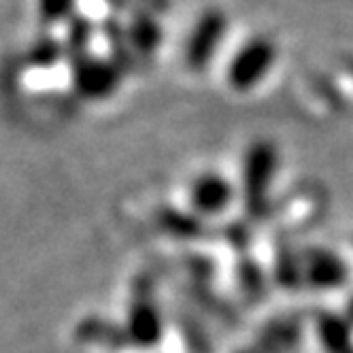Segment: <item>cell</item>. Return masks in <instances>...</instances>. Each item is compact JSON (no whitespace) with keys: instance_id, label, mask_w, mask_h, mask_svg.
Segmentation results:
<instances>
[{"instance_id":"1","label":"cell","mask_w":353,"mask_h":353,"mask_svg":"<svg viewBox=\"0 0 353 353\" xmlns=\"http://www.w3.org/2000/svg\"><path fill=\"white\" fill-rule=\"evenodd\" d=\"M274 170H276V149L266 141H258L251 145L245 156L243 194H245V207L254 217L262 215L266 207V194Z\"/></svg>"},{"instance_id":"2","label":"cell","mask_w":353,"mask_h":353,"mask_svg":"<svg viewBox=\"0 0 353 353\" xmlns=\"http://www.w3.org/2000/svg\"><path fill=\"white\" fill-rule=\"evenodd\" d=\"M274 56H276V49L268 39L264 37L251 39L234 56L230 64V70H228L230 85L239 92H247L254 85H258L264 79V74L270 70Z\"/></svg>"},{"instance_id":"3","label":"cell","mask_w":353,"mask_h":353,"mask_svg":"<svg viewBox=\"0 0 353 353\" xmlns=\"http://www.w3.org/2000/svg\"><path fill=\"white\" fill-rule=\"evenodd\" d=\"M225 28H228V19H225V15L219 9H209L200 15L185 43L183 60L188 68L200 72L209 66L213 54L219 47L221 37L225 34Z\"/></svg>"},{"instance_id":"4","label":"cell","mask_w":353,"mask_h":353,"mask_svg":"<svg viewBox=\"0 0 353 353\" xmlns=\"http://www.w3.org/2000/svg\"><path fill=\"white\" fill-rule=\"evenodd\" d=\"M121 70L100 58H79L72 62V85L81 98L88 100H103L109 98L119 85Z\"/></svg>"},{"instance_id":"5","label":"cell","mask_w":353,"mask_h":353,"mask_svg":"<svg viewBox=\"0 0 353 353\" xmlns=\"http://www.w3.org/2000/svg\"><path fill=\"white\" fill-rule=\"evenodd\" d=\"M125 334L141 347H151L162 339V319L156 305L149 298L141 296L132 302Z\"/></svg>"},{"instance_id":"6","label":"cell","mask_w":353,"mask_h":353,"mask_svg":"<svg viewBox=\"0 0 353 353\" xmlns=\"http://www.w3.org/2000/svg\"><path fill=\"white\" fill-rule=\"evenodd\" d=\"M232 203V185L223 176L209 172L192 185V207L200 215H217Z\"/></svg>"},{"instance_id":"7","label":"cell","mask_w":353,"mask_h":353,"mask_svg":"<svg viewBox=\"0 0 353 353\" xmlns=\"http://www.w3.org/2000/svg\"><path fill=\"white\" fill-rule=\"evenodd\" d=\"M128 41L130 47L141 56H151L156 54L162 45V28L154 13L137 9L132 11L130 23H128Z\"/></svg>"},{"instance_id":"8","label":"cell","mask_w":353,"mask_h":353,"mask_svg":"<svg viewBox=\"0 0 353 353\" xmlns=\"http://www.w3.org/2000/svg\"><path fill=\"white\" fill-rule=\"evenodd\" d=\"M307 279L317 288H334L345 279V266L327 251H309L305 258Z\"/></svg>"},{"instance_id":"9","label":"cell","mask_w":353,"mask_h":353,"mask_svg":"<svg viewBox=\"0 0 353 353\" xmlns=\"http://www.w3.org/2000/svg\"><path fill=\"white\" fill-rule=\"evenodd\" d=\"M90 41H92V23L81 15H72L70 23H68V30H66V41L62 43L64 54L70 56L72 62L79 58H85Z\"/></svg>"},{"instance_id":"10","label":"cell","mask_w":353,"mask_h":353,"mask_svg":"<svg viewBox=\"0 0 353 353\" xmlns=\"http://www.w3.org/2000/svg\"><path fill=\"white\" fill-rule=\"evenodd\" d=\"M64 56V45L52 37H41L28 52V64L37 68H49L58 64V60Z\"/></svg>"},{"instance_id":"11","label":"cell","mask_w":353,"mask_h":353,"mask_svg":"<svg viewBox=\"0 0 353 353\" xmlns=\"http://www.w3.org/2000/svg\"><path fill=\"white\" fill-rule=\"evenodd\" d=\"M79 336H83L90 343H103L105 345H119L125 341V332H119L109 321H98V319H85L79 327Z\"/></svg>"},{"instance_id":"12","label":"cell","mask_w":353,"mask_h":353,"mask_svg":"<svg viewBox=\"0 0 353 353\" xmlns=\"http://www.w3.org/2000/svg\"><path fill=\"white\" fill-rule=\"evenodd\" d=\"M162 223L168 232H174L179 236H196L200 230V223L194 215H185L181 211H166L162 217Z\"/></svg>"},{"instance_id":"13","label":"cell","mask_w":353,"mask_h":353,"mask_svg":"<svg viewBox=\"0 0 353 353\" xmlns=\"http://www.w3.org/2000/svg\"><path fill=\"white\" fill-rule=\"evenodd\" d=\"M74 0H39V15L45 23H58L72 17Z\"/></svg>"},{"instance_id":"14","label":"cell","mask_w":353,"mask_h":353,"mask_svg":"<svg viewBox=\"0 0 353 353\" xmlns=\"http://www.w3.org/2000/svg\"><path fill=\"white\" fill-rule=\"evenodd\" d=\"M139 3H141V9L149 13H162L168 7V0H139Z\"/></svg>"},{"instance_id":"15","label":"cell","mask_w":353,"mask_h":353,"mask_svg":"<svg viewBox=\"0 0 353 353\" xmlns=\"http://www.w3.org/2000/svg\"><path fill=\"white\" fill-rule=\"evenodd\" d=\"M105 3H107L111 9H115V11H123L125 7L130 5V0H105Z\"/></svg>"},{"instance_id":"16","label":"cell","mask_w":353,"mask_h":353,"mask_svg":"<svg viewBox=\"0 0 353 353\" xmlns=\"http://www.w3.org/2000/svg\"><path fill=\"white\" fill-rule=\"evenodd\" d=\"M243 353H260V351H258L256 347H251V349H247V351H243Z\"/></svg>"}]
</instances>
